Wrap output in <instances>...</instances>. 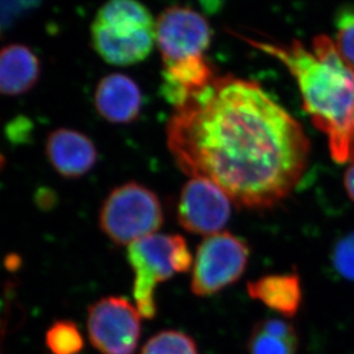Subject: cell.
Returning a JSON list of instances; mask_svg holds the SVG:
<instances>
[{"mask_svg":"<svg viewBox=\"0 0 354 354\" xmlns=\"http://www.w3.org/2000/svg\"><path fill=\"white\" fill-rule=\"evenodd\" d=\"M140 354H198L196 342L182 331L165 330L144 344Z\"/></svg>","mask_w":354,"mask_h":354,"instance_id":"16","label":"cell"},{"mask_svg":"<svg viewBox=\"0 0 354 354\" xmlns=\"http://www.w3.org/2000/svg\"><path fill=\"white\" fill-rule=\"evenodd\" d=\"M335 28L336 48L342 58L354 67V7L343 6L337 10Z\"/></svg>","mask_w":354,"mask_h":354,"instance_id":"17","label":"cell"},{"mask_svg":"<svg viewBox=\"0 0 354 354\" xmlns=\"http://www.w3.org/2000/svg\"><path fill=\"white\" fill-rule=\"evenodd\" d=\"M167 145L184 174L212 180L252 209L286 199L310 152L303 126L260 83L232 74H216L174 107Z\"/></svg>","mask_w":354,"mask_h":354,"instance_id":"1","label":"cell"},{"mask_svg":"<svg viewBox=\"0 0 354 354\" xmlns=\"http://www.w3.org/2000/svg\"><path fill=\"white\" fill-rule=\"evenodd\" d=\"M333 261L337 272L354 282V232L345 236L336 244Z\"/></svg>","mask_w":354,"mask_h":354,"instance_id":"18","label":"cell"},{"mask_svg":"<svg viewBox=\"0 0 354 354\" xmlns=\"http://www.w3.org/2000/svg\"><path fill=\"white\" fill-rule=\"evenodd\" d=\"M250 354H296L298 335L279 319H265L254 324L248 341Z\"/></svg>","mask_w":354,"mask_h":354,"instance_id":"14","label":"cell"},{"mask_svg":"<svg viewBox=\"0 0 354 354\" xmlns=\"http://www.w3.org/2000/svg\"><path fill=\"white\" fill-rule=\"evenodd\" d=\"M142 315L122 297H104L88 310V339L102 354H135L142 334Z\"/></svg>","mask_w":354,"mask_h":354,"instance_id":"7","label":"cell"},{"mask_svg":"<svg viewBox=\"0 0 354 354\" xmlns=\"http://www.w3.org/2000/svg\"><path fill=\"white\" fill-rule=\"evenodd\" d=\"M45 154L52 168L60 176L75 180L95 167L98 151L86 133L69 128H59L48 133Z\"/></svg>","mask_w":354,"mask_h":354,"instance_id":"10","label":"cell"},{"mask_svg":"<svg viewBox=\"0 0 354 354\" xmlns=\"http://www.w3.org/2000/svg\"><path fill=\"white\" fill-rule=\"evenodd\" d=\"M41 66L29 46L12 43L0 48V95H26L41 79Z\"/></svg>","mask_w":354,"mask_h":354,"instance_id":"12","label":"cell"},{"mask_svg":"<svg viewBox=\"0 0 354 354\" xmlns=\"http://www.w3.org/2000/svg\"><path fill=\"white\" fill-rule=\"evenodd\" d=\"M232 35L288 69L299 88L305 112L327 136L333 159L338 164L353 162L354 67L342 58L334 41L319 35L307 50L300 41L286 44Z\"/></svg>","mask_w":354,"mask_h":354,"instance_id":"2","label":"cell"},{"mask_svg":"<svg viewBox=\"0 0 354 354\" xmlns=\"http://www.w3.org/2000/svg\"><path fill=\"white\" fill-rule=\"evenodd\" d=\"M143 95L131 77L113 73L99 81L95 91V107L99 115L113 124H128L140 116Z\"/></svg>","mask_w":354,"mask_h":354,"instance_id":"11","label":"cell"},{"mask_svg":"<svg viewBox=\"0 0 354 354\" xmlns=\"http://www.w3.org/2000/svg\"><path fill=\"white\" fill-rule=\"evenodd\" d=\"M345 190L354 203V161L350 164L344 174Z\"/></svg>","mask_w":354,"mask_h":354,"instance_id":"19","label":"cell"},{"mask_svg":"<svg viewBox=\"0 0 354 354\" xmlns=\"http://www.w3.org/2000/svg\"><path fill=\"white\" fill-rule=\"evenodd\" d=\"M45 344L51 354H79L84 346V339L73 321L58 320L46 330Z\"/></svg>","mask_w":354,"mask_h":354,"instance_id":"15","label":"cell"},{"mask_svg":"<svg viewBox=\"0 0 354 354\" xmlns=\"http://www.w3.org/2000/svg\"><path fill=\"white\" fill-rule=\"evenodd\" d=\"M92 48L109 65L142 62L157 44V21L138 0H109L92 21Z\"/></svg>","mask_w":354,"mask_h":354,"instance_id":"3","label":"cell"},{"mask_svg":"<svg viewBox=\"0 0 354 354\" xmlns=\"http://www.w3.org/2000/svg\"><path fill=\"white\" fill-rule=\"evenodd\" d=\"M232 201L212 180L192 177L180 191L177 220L187 232L205 237L214 235L228 223Z\"/></svg>","mask_w":354,"mask_h":354,"instance_id":"9","label":"cell"},{"mask_svg":"<svg viewBox=\"0 0 354 354\" xmlns=\"http://www.w3.org/2000/svg\"><path fill=\"white\" fill-rule=\"evenodd\" d=\"M248 293L286 317H295L303 300L299 276L296 274L263 276L248 283Z\"/></svg>","mask_w":354,"mask_h":354,"instance_id":"13","label":"cell"},{"mask_svg":"<svg viewBox=\"0 0 354 354\" xmlns=\"http://www.w3.org/2000/svg\"><path fill=\"white\" fill-rule=\"evenodd\" d=\"M250 249L242 239L228 232L205 237L192 266L191 291L212 296L237 282L245 272Z\"/></svg>","mask_w":354,"mask_h":354,"instance_id":"6","label":"cell"},{"mask_svg":"<svg viewBox=\"0 0 354 354\" xmlns=\"http://www.w3.org/2000/svg\"><path fill=\"white\" fill-rule=\"evenodd\" d=\"M164 212L153 191L137 182L116 187L99 211V227L116 245L130 244L157 234Z\"/></svg>","mask_w":354,"mask_h":354,"instance_id":"5","label":"cell"},{"mask_svg":"<svg viewBox=\"0 0 354 354\" xmlns=\"http://www.w3.org/2000/svg\"><path fill=\"white\" fill-rule=\"evenodd\" d=\"M211 41L208 21L190 7H168L158 17L157 45L162 67L205 58Z\"/></svg>","mask_w":354,"mask_h":354,"instance_id":"8","label":"cell"},{"mask_svg":"<svg viewBox=\"0 0 354 354\" xmlns=\"http://www.w3.org/2000/svg\"><path fill=\"white\" fill-rule=\"evenodd\" d=\"M127 258L135 275V305L147 320L157 315V286L176 272H189L194 266L187 242L178 235L147 236L128 246Z\"/></svg>","mask_w":354,"mask_h":354,"instance_id":"4","label":"cell"},{"mask_svg":"<svg viewBox=\"0 0 354 354\" xmlns=\"http://www.w3.org/2000/svg\"><path fill=\"white\" fill-rule=\"evenodd\" d=\"M3 166H5V158L3 154L0 153V171L3 169Z\"/></svg>","mask_w":354,"mask_h":354,"instance_id":"20","label":"cell"}]
</instances>
